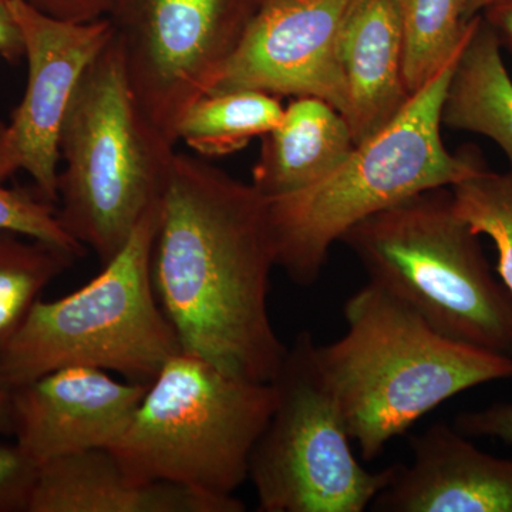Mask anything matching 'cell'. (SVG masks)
<instances>
[{
  "label": "cell",
  "instance_id": "7c38bea8",
  "mask_svg": "<svg viewBox=\"0 0 512 512\" xmlns=\"http://www.w3.org/2000/svg\"><path fill=\"white\" fill-rule=\"evenodd\" d=\"M147 384L106 370L67 366L13 389L12 433L36 464L113 448L126 433Z\"/></svg>",
  "mask_w": 512,
  "mask_h": 512
},
{
  "label": "cell",
  "instance_id": "2e32d148",
  "mask_svg": "<svg viewBox=\"0 0 512 512\" xmlns=\"http://www.w3.org/2000/svg\"><path fill=\"white\" fill-rule=\"evenodd\" d=\"M355 148L348 120L316 97H296L262 141L252 185L266 200L319 183Z\"/></svg>",
  "mask_w": 512,
  "mask_h": 512
},
{
  "label": "cell",
  "instance_id": "8fae6325",
  "mask_svg": "<svg viewBox=\"0 0 512 512\" xmlns=\"http://www.w3.org/2000/svg\"><path fill=\"white\" fill-rule=\"evenodd\" d=\"M356 0H261L210 93L254 90L316 97L348 113L340 66L343 26Z\"/></svg>",
  "mask_w": 512,
  "mask_h": 512
},
{
  "label": "cell",
  "instance_id": "cb8c5ba5",
  "mask_svg": "<svg viewBox=\"0 0 512 512\" xmlns=\"http://www.w3.org/2000/svg\"><path fill=\"white\" fill-rule=\"evenodd\" d=\"M454 427L467 437H488L512 444V403L458 414Z\"/></svg>",
  "mask_w": 512,
  "mask_h": 512
},
{
  "label": "cell",
  "instance_id": "ffe728a7",
  "mask_svg": "<svg viewBox=\"0 0 512 512\" xmlns=\"http://www.w3.org/2000/svg\"><path fill=\"white\" fill-rule=\"evenodd\" d=\"M404 33V76L414 96L466 45L477 18L467 0H397Z\"/></svg>",
  "mask_w": 512,
  "mask_h": 512
},
{
  "label": "cell",
  "instance_id": "ac0fdd59",
  "mask_svg": "<svg viewBox=\"0 0 512 512\" xmlns=\"http://www.w3.org/2000/svg\"><path fill=\"white\" fill-rule=\"evenodd\" d=\"M284 110L279 97L254 90L205 94L184 114L177 138L201 156H228L274 130Z\"/></svg>",
  "mask_w": 512,
  "mask_h": 512
},
{
  "label": "cell",
  "instance_id": "8992f818",
  "mask_svg": "<svg viewBox=\"0 0 512 512\" xmlns=\"http://www.w3.org/2000/svg\"><path fill=\"white\" fill-rule=\"evenodd\" d=\"M158 214L160 202L89 284L33 306L0 353V375L8 386L15 389L67 366L96 367L148 384L181 352L154 288Z\"/></svg>",
  "mask_w": 512,
  "mask_h": 512
},
{
  "label": "cell",
  "instance_id": "9c48e42d",
  "mask_svg": "<svg viewBox=\"0 0 512 512\" xmlns=\"http://www.w3.org/2000/svg\"><path fill=\"white\" fill-rule=\"evenodd\" d=\"M261 0H107L138 110L175 147L192 104L210 93Z\"/></svg>",
  "mask_w": 512,
  "mask_h": 512
},
{
  "label": "cell",
  "instance_id": "4316f807",
  "mask_svg": "<svg viewBox=\"0 0 512 512\" xmlns=\"http://www.w3.org/2000/svg\"><path fill=\"white\" fill-rule=\"evenodd\" d=\"M500 37L501 45L512 53V0H503L481 13Z\"/></svg>",
  "mask_w": 512,
  "mask_h": 512
},
{
  "label": "cell",
  "instance_id": "277c9868",
  "mask_svg": "<svg viewBox=\"0 0 512 512\" xmlns=\"http://www.w3.org/2000/svg\"><path fill=\"white\" fill-rule=\"evenodd\" d=\"M174 156L138 110L113 33L84 70L64 119L57 220L106 265L160 202Z\"/></svg>",
  "mask_w": 512,
  "mask_h": 512
},
{
  "label": "cell",
  "instance_id": "f1b7e54d",
  "mask_svg": "<svg viewBox=\"0 0 512 512\" xmlns=\"http://www.w3.org/2000/svg\"><path fill=\"white\" fill-rule=\"evenodd\" d=\"M498 2H503V0H467L466 3V20L470 22L471 19L476 18V16L481 15V13L485 12L491 6L497 5Z\"/></svg>",
  "mask_w": 512,
  "mask_h": 512
},
{
  "label": "cell",
  "instance_id": "9a60e30c",
  "mask_svg": "<svg viewBox=\"0 0 512 512\" xmlns=\"http://www.w3.org/2000/svg\"><path fill=\"white\" fill-rule=\"evenodd\" d=\"M355 146L392 123L412 94L404 76V33L397 0H356L339 43Z\"/></svg>",
  "mask_w": 512,
  "mask_h": 512
},
{
  "label": "cell",
  "instance_id": "7a4b0ae2",
  "mask_svg": "<svg viewBox=\"0 0 512 512\" xmlns=\"http://www.w3.org/2000/svg\"><path fill=\"white\" fill-rule=\"evenodd\" d=\"M343 313L345 335L313 356L365 461L451 397L512 376L511 356L441 335L372 282Z\"/></svg>",
  "mask_w": 512,
  "mask_h": 512
},
{
  "label": "cell",
  "instance_id": "4fadbf2b",
  "mask_svg": "<svg viewBox=\"0 0 512 512\" xmlns=\"http://www.w3.org/2000/svg\"><path fill=\"white\" fill-rule=\"evenodd\" d=\"M410 448L413 463L396 464L370 511L512 512V460L484 453L444 423L410 437Z\"/></svg>",
  "mask_w": 512,
  "mask_h": 512
},
{
  "label": "cell",
  "instance_id": "30bf717a",
  "mask_svg": "<svg viewBox=\"0 0 512 512\" xmlns=\"http://www.w3.org/2000/svg\"><path fill=\"white\" fill-rule=\"evenodd\" d=\"M25 40L28 84L25 96L0 123V184L23 171L36 194L57 202L60 134L74 90L94 57L113 37L106 16L70 22L46 15L25 0H9Z\"/></svg>",
  "mask_w": 512,
  "mask_h": 512
},
{
  "label": "cell",
  "instance_id": "ba28073f",
  "mask_svg": "<svg viewBox=\"0 0 512 512\" xmlns=\"http://www.w3.org/2000/svg\"><path fill=\"white\" fill-rule=\"evenodd\" d=\"M313 350L311 332L303 330L272 382L274 413L249 458L261 512L367 511L396 473V464L372 473L356 460Z\"/></svg>",
  "mask_w": 512,
  "mask_h": 512
},
{
  "label": "cell",
  "instance_id": "44dd1931",
  "mask_svg": "<svg viewBox=\"0 0 512 512\" xmlns=\"http://www.w3.org/2000/svg\"><path fill=\"white\" fill-rule=\"evenodd\" d=\"M450 190L458 217L494 242L497 272L512 296V171L498 174L484 168Z\"/></svg>",
  "mask_w": 512,
  "mask_h": 512
},
{
  "label": "cell",
  "instance_id": "6da1fadb",
  "mask_svg": "<svg viewBox=\"0 0 512 512\" xmlns=\"http://www.w3.org/2000/svg\"><path fill=\"white\" fill-rule=\"evenodd\" d=\"M274 266L264 195L175 153L160 200L153 282L181 352L242 379L274 382L288 353L269 316Z\"/></svg>",
  "mask_w": 512,
  "mask_h": 512
},
{
  "label": "cell",
  "instance_id": "e0dca14e",
  "mask_svg": "<svg viewBox=\"0 0 512 512\" xmlns=\"http://www.w3.org/2000/svg\"><path fill=\"white\" fill-rule=\"evenodd\" d=\"M501 47L497 32L478 16L451 74L441 123L490 138L512 167V79Z\"/></svg>",
  "mask_w": 512,
  "mask_h": 512
},
{
  "label": "cell",
  "instance_id": "83f0119b",
  "mask_svg": "<svg viewBox=\"0 0 512 512\" xmlns=\"http://www.w3.org/2000/svg\"><path fill=\"white\" fill-rule=\"evenodd\" d=\"M13 424V389L0 375V433L12 431Z\"/></svg>",
  "mask_w": 512,
  "mask_h": 512
},
{
  "label": "cell",
  "instance_id": "3957f363",
  "mask_svg": "<svg viewBox=\"0 0 512 512\" xmlns=\"http://www.w3.org/2000/svg\"><path fill=\"white\" fill-rule=\"evenodd\" d=\"M461 50L392 123L357 144L332 174L305 190L266 200L276 266L295 284H315L329 249L357 222L487 168L477 150L453 154L441 138V109Z\"/></svg>",
  "mask_w": 512,
  "mask_h": 512
},
{
  "label": "cell",
  "instance_id": "5b68a950",
  "mask_svg": "<svg viewBox=\"0 0 512 512\" xmlns=\"http://www.w3.org/2000/svg\"><path fill=\"white\" fill-rule=\"evenodd\" d=\"M450 187L433 188L365 218L340 241L369 282L392 293L447 338L512 357V296Z\"/></svg>",
  "mask_w": 512,
  "mask_h": 512
},
{
  "label": "cell",
  "instance_id": "484cf974",
  "mask_svg": "<svg viewBox=\"0 0 512 512\" xmlns=\"http://www.w3.org/2000/svg\"><path fill=\"white\" fill-rule=\"evenodd\" d=\"M0 56L8 62L25 59V40L9 0H0Z\"/></svg>",
  "mask_w": 512,
  "mask_h": 512
},
{
  "label": "cell",
  "instance_id": "7402d4cb",
  "mask_svg": "<svg viewBox=\"0 0 512 512\" xmlns=\"http://www.w3.org/2000/svg\"><path fill=\"white\" fill-rule=\"evenodd\" d=\"M0 231L40 239L82 256L86 248L74 241L57 220L56 205L23 190L0 184Z\"/></svg>",
  "mask_w": 512,
  "mask_h": 512
},
{
  "label": "cell",
  "instance_id": "603a6c76",
  "mask_svg": "<svg viewBox=\"0 0 512 512\" xmlns=\"http://www.w3.org/2000/svg\"><path fill=\"white\" fill-rule=\"evenodd\" d=\"M36 468L18 444L0 446V512H28Z\"/></svg>",
  "mask_w": 512,
  "mask_h": 512
},
{
  "label": "cell",
  "instance_id": "d4e9b609",
  "mask_svg": "<svg viewBox=\"0 0 512 512\" xmlns=\"http://www.w3.org/2000/svg\"><path fill=\"white\" fill-rule=\"evenodd\" d=\"M33 8L70 22H93L106 15L107 0H25Z\"/></svg>",
  "mask_w": 512,
  "mask_h": 512
},
{
  "label": "cell",
  "instance_id": "d6986e66",
  "mask_svg": "<svg viewBox=\"0 0 512 512\" xmlns=\"http://www.w3.org/2000/svg\"><path fill=\"white\" fill-rule=\"evenodd\" d=\"M76 258L49 242L0 231V353L22 328L42 292Z\"/></svg>",
  "mask_w": 512,
  "mask_h": 512
},
{
  "label": "cell",
  "instance_id": "5bb4252c",
  "mask_svg": "<svg viewBox=\"0 0 512 512\" xmlns=\"http://www.w3.org/2000/svg\"><path fill=\"white\" fill-rule=\"evenodd\" d=\"M235 497L217 498L131 474L109 448L39 464L28 512H244Z\"/></svg>",
  "mask_w": 512,
  "mask_h": 512
},
{
  "label": "cell",
  "instance_id": "52a82bcc",
  "mask_svg": "<svg viewBox=\"0 0 512 512\" xmlns=\"http://www.w3.org/2000/svg\"><path fill=\"white\" fill-rule=\"evenodd\" d=\"M275 404L274 383L242 379L180 352L147 384L126 433L109 450L143 480L234 497Z\"/></svg>",
  "mask_w": 512,
  "mask_h": 512
}]
</instances>
